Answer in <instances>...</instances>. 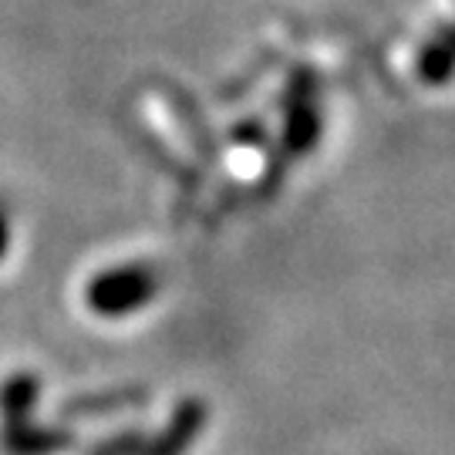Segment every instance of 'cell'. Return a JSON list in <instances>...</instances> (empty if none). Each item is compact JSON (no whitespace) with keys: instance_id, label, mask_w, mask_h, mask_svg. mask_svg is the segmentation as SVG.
Masks as SVG:
<instances>
[{"instance_id":"obj_1","label":"cell","mask_w":455,"mask_h":455,"mask_svg":"<svg viewBox=\"0 0 455 455\" xmlns=\"http://www.w3.org/2000/svg\"><path fill=\"white\" fill-rule=\"evenodd\" d=\"M156 287H159V280L152 276L148 267H122V270L95 276L84 297H88L92 310L105 314V317H118V314H129V310L148 304Z\"/></svg>"},{"instance_id":"obj_2","label":"cell","mask_w":455,"mask_h":455,"mask_svg":"<svg viewBox=\"0 0 455 455\" xmlns=\"http://www.w3.org/2000/svg\"><path fill=\"white\" fill-rule=\"evenodd\" d=\"M203 425H206V402H196V398L182 402L176 408V415L169 419L163 435L148 442L146 455H182L196 442V435L203 432Z\"/></svg>"},{"instance_id":"obj_3","label":"cell","mask_w":455,"mask_h":455,"mask_svg":"<svg viewBox=\"0 0 455 455\" xmlns=\"http://www.w3.org/2000/svg\"><path fill=\"white\" fill-rule=\"evenodd\" d=\"M75 445V435L68 428H34V425H11L0 435V449L7 455H54Z\"/></svg>"},{"instance_id":"obj_4","label":"cell","mask_w":455,"mask_h":455,"mask_svg":"<svg viewBox=\"0 0 455 455\" xmlns=\"http://www.w3.org/2000/svg\"><path fill=\"white\" fill-rule=\"evenodd\" d=\"M148 398L146 388H115V391H98V395H82V398H71L68 405L58 408V415L68 422H78V419H101V415H115V411H125V408H139Z\"/></svg>"},{"instance_id":"obj_5","label":"cell","mask_w":455,"mask_h":455,"mask_svg":"<svg viewBox=\"0 0 455 455\" xmlns=\"http://www.w3.org/2000/svg\"><path fill=\"white\" fill-rule=\"evenodd\" d=\"M41 398V381L34 374H14L0 385V419H4V428L11 425H24L31 408L37 405Z\"/></svg>"},{"instance_id":"obj_6","label":"cell","mask_w":455,"mask_h":455,"mask_svg":"<svg viewBox=\"0 0 455 455\" xmlns=\"http://www.w3.org/2000/svg\"><path fill=\"white\" fill-rule=\"evenodd\" d=\"M146 432H118L112 439L98 442L95 449H88V455H146Z\"/></svg>"},{"instance_id":"obj_7","label":"cell","mask_w":455,"mask_h":455,"mask_svg":"<svg viewBox=\"0 0 455 455\" xmlns=\"http://www.w3.org/2000/svg\"><path fill=\"white\" fill-rule=\"evenodd\" d=\"M4 250H7V227H4V220H0V257H4Z\"/></svg>"}]
</instances>
